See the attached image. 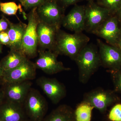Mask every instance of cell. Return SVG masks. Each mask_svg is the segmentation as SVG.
Instances as JSON below:
<instances>
[{
  "label": "cell",
  "mask_w": 121,
  "mask_h": 121,
  "mask_svg": "<svg viewBox=\"0 0 121 121\" xmlns=\"http://www.w3.org/2000/svg\"><path fill=\"white\" fill-rule=\"evenodd\" d=\"M111 15H113L108 9L94 1H88L85 5V31L92 33Z\"/></svg>",
  "instance_id": "9c48e42d"
},
{
  "label": "cell",
  "mask_w": 121,
  "mask_h": 121,
  "mask_svg": "<svg viewBox=\"0 0 121 121\" xmlns=\"http://www.w3.org/2000/svg\"><path fill=\"white\" fill-rule=\"evenodd\" d=\"M36 82L54 104H58L66 95L65 86L56 79L43 76L39 78Z\"/></svg>",
  "instance_id": "4fadbf2b"
},
{
  "label": "cell",
  "mask_w": 121,
  "mask_h": 121,
  "mask_svg": "<svg viewBox=\"0 0 121 121\" xmlns=\"http://www.w3.org/2000/svg\"><path fill=\"white\" fill-rule=\"evenodd\" d=\"M1 49H2V46H1V44L0 43V52L1 51Z\"/></svg>",
  "instance_id": "1f68e13d"
},
{
  "label": "cell",
  "mask_w": 121,
  "mask_h": 121,
  "mask_svg": "<svg viewBox=\"0 0 121 121\" xmlns=\"http://www.w3.org/2000/svg\"><path fill=\"white\" fill-rule=\"evenodd\" d=\"M118 47L121 50V33L120 37H119V40H118Z\"/></svg>",
  "instance_id": "f546056e"
},
{
  "label": "cell",
  "mask_w": 121,
  "mask_h": 121,
  "mask_svg": "<svg viewBox=\"0 0 121 121\" xmlns=\"http://www.w3.org/2000/svg\"><path fill=\"white\" fill-rule=\"evenodd\" d=\"M1 97H2V96H1V94H0V103L1 101Z\"/></svg>",
  "instance_id": "d6a6232c"
},
{
  "label": "cell",
  "mask_w": 121,
  "mask_h": 121,
  "mask_svg": "<svg viewBox=\"0 0 121 121\" xmlns=\"http://www.w3.org/2000/svg\"><path fill=\"white\" fill-rule=\"evenodd\" d=\"M43 121H76L74 110L67 105H61L52 110Z\"/></svg>",
  "instance_id": "ac0fdd59"
},
{
  "label": "cell",
  "mask_w": 121,
  "mask_h": 121,
  "mask_svg": "<svg viewBox=\"0 0 121 121\" xmlns=\"http://www.w3.org/2000/svg\"><path fill=\"white\" fill-rule=\"evenodd\" d=\"M36 9L37 8L32 9L30 12L26 15L28 23L23 39L21 51L28 58H34L37 54L39 44L37 27L40 20Z\"/></svg>",
  "instance_id": "3957f363"
},
{
  "label": "cell",
  "mask_w": 121,
  "mask_h": 121,
  "mask_svg": "<svg viewBox=\"0 0 121 121\" xmlns=\"http://www.w3.org/2000/svg\"><path fill=\"white\" fill-rule=\"evenodd\" d=\"M85 5L76 4L63 19L62 25L75 33L82 32L85 28Z\"/></svg>",
  "instance_id": "5bb4252c"
},
{
  "label": "cell",
  "mask_w": 121,
  "mask_h": 121,
  "mask_svg": "<svg viewBox=\"0 0 121 121\" xmlns=\"http://www.w3.org/2000/svg\"><path fill=\"white\" fill-rule=\"evenodd\" d=\"M94 107L86 102L82 101L74 110L76 121H91Z\"/></svg>",
  "instance_id": "ffe728a7"
},
{
  "label": "cell",
  "mask_w": 121,
  "mask_h": 121,
  "mask_svg": "<svg viewBox=\"0 0 121 121\" xmlns=\"http://www.w3.org/2000/svg\"><path fill=\"white\" fill-rule=\"evenodd\" d=\"M96 3L108 9L112 15H115L121 7V0H96Z\"/></svg>",
  "instance_id": "44dd1931"
},
{
  "label": "cell",
  "mask_w": 121,
  "mask_h": 121,
  "mask_svg": "<svg viewBox=\"0 0 121 121\" xmlns=\"http://www.w3.org/2000/svg\"><path fill=\"white\" fill-rule=\"evenodd\" d=\"M58 56L50 50H40L39 51V58L35 63L36 67L50 75L70 70V68L65 67L62 62L58 60Z\"/></svg>",
  "instance_id": "30bf717a"
},
{
  "label": "cell",
  "mask_w": 121,
  "mask_h": 121,
  "mask_svg": "<svg viewBox=\"0 0 121 121\" xmlns=\"http://www.w3.org/2000/svg\"><path fill=\"white\" fill-rule=\"evenodd\" d=\"M26 115L31 121H43L47 111V101L39 91L31 88L23 103Z\"/></svg>",
  "instance_id": "277c9868"
},
{
  "label": "cell",
  "mask_w": 121,
  "mask_h": 121,
  "mask_svg": "<svg viewBox=\"0 0 121 121\" xmlns=\"http://www.w3.org/2000/svg\"><path fill=\"white\" fill-rule=\"evenodd\" d=\"M74 61L78 69L79 82L86 84L101 66L98 46L87 44L80 51Z\"/></svg>",
  "instance_id": "6da1fadb"
},
{
  "label": "cell",
  "mask_w": 121,
  "mask_h": 121,
  "mask_svg": "<svg viewBox=\"0 0 121 121\" xmlns=\"http://www.w3.org/2000/svg\"><path fill=\"white\" fill-rule=\"evenodd\" d=\"M36 11L40 20L60 27L65 16V9L58 0H47L37 7Z\"/></svg>",
  "instance_id": "52a82bcc"
},
{
  "label": "cell",
  "mask_w": 121,
  "mask_h": 121,
  "mask_svg": "<svg viewBox=\"0 0 121 121\" xmlns=\"http://www.w3.org/2000/svg\"><path fill=\"white\" fill-rule=\"evenodd\" d=\"M27 26V25L21 21L16 24L10 22L7 32L11 42L9 47L11 50L21 51Z\"/></svg>",
  "instance_id": "e0dca14e"
},
{
  "label": "cell",
  "mask_w": 121,
  "mask_h": 121,
  "mask_svg": "<svg viewBox=\"0 0 121 121\" xmlns=\"http://www.w3.org/2000/svg\"><path fill=\"white\" fill-rule=\"evenodd\" d=\"M121 24V7L115 14Z\"/></svg>",
  "instance_id": "f1b7e54d"
},
{
  "label": "cell",
  "mask_w": 121,
  "mask_h": 121,
  "mask_svg": "<svg viewBox=\"0 0 121 121\" xmlns=\"http://www.w3.org/2000/svg\"><path fill=\"white\" fill-rule=\"evenodd\" d=\"M0 43L10 47L11 42L7 31L0 32Z\"/></svg>",
  "instance_id": "4316f807"
},
{
  "label": "cell",
  "mask_w": 121,
  "mask_h": 121,
  "mask_svg": "<svg viewBox=\"0 0 121 121\" xmlns=\"http://www.w3.org/2000/svg\"><path fill=\"white\" fill-rule=\"evenodd\" d=\"M60 28L40 20L37 27L38 44L42 50L54 51Z\"/></svg>",
  "instance_id": "7c38bea8"
},
{
  "label": "cell",
  "mask_w": 121,
  "mask_h": 121,
  "mask_svg": "<svg viewBox=\"0 0 121 121\" xmlns=\"http://www.w3.org/2000/svg\"><path fill=\"white\" fill-rule=\"evenodd\" d=\"M37 69L35 63L28 59L15 69L4 72L3 79L6 83L21 82L35 79Z\"/></svg>",
  "instance_id": "8fae6325"
},
{
  "label": "cell",
  "mask_w": 121,
  "mask_h": 121,
  "mask_svg": "<svg viewBox=\"0 0 121 121\" xmlns=\"http://www.w3.org/2000/svg\"><path fill=\"white\" fill-rule=\"evenodd\" d=\"M102 66L109 73L121 69V50L118 47L110 45L97 39Z\"/></svg>",
  "instance_id": "5b68a950"
},
{
  "label": "cell",
  "mask_w": 121,
  "mask_h": 121,
  "mask_svg": "<svg viewBox=\"0 0 121 121\" xmlns=\"http://www.w3.org/2000/svg\"><path fill=\"white\" fill-rule=\"evenodd\" d=\"M108 119L110 121H121V104H117L111 109Z\"/></svg>",
  "instance_id": "cb8c5ba5"
},
{
  "label": "cell",
  "mask_w": 121,
  "mask_h": 121,
  "mask_svg": "<svg viewBox=\"0 0 121 121\" xmlns=\"http://www.w3.org/2000/svg\"><path fill=\"white\" fill-rule=\"evenodd\" d=\"M10 22L8 19L2 16L0 19V32L7 31L10 27Z\"/></svg>",
  "instance_id": "484cf974"
},
{
  "label": "cell",
  "mask_w": 121,
  "mask_h": 121,
  "mask_svg": "<svg viewBox=\"0 0 121 121\" xmlns=\"http://www.w3.org/2000/svg\"><path fill=\"white\" fill-rule=\"evenodd\" d=\"M3 72H4V71L0 66V76L3 75Z\"/></svg>",
  "instance_id": "4dcf8cb0"
},
{
  "label": "cell",
  "mask_w": 121,
  "mask_h": 121,
  "mask_svg": "<svg viewBox=\"0 0 121 121\" xmlns=\"http://www.w3.org/2000/svg\"><path fill=\"white\" fill-rule=\"evenodd\" d=\"M28 59L21 51L11 50L8 55L2 60L0 66L4 72L8 71L19 66Z\"/></svg>",
  "instance_id": "d6986e66"
},
{
  "label": "cell",
  "mask_w": 121,
  "mask_h": 121,
  "mask_svg": "<svg viewBox=\"0 0 121 121\" xmlns=\"http://www.w3.org/2000/svg\"><path fill=\"white\" fill-rule=\"evenodd\" d=\"M26 115L23 104L11 101L1 110V115L4 121H26Z\"/></svg>",
  "instance_id": "2e32d148"
},
{
  "label": "cell",
  "mask_w": 121,
  "mask_h": 121,
  "mask_svg": "<svg viewBox=\"0 0 121 121\" xmlns=\"http://www.w3.org/2000/svg\"><path fill=\"white\" fill-rule=\"evenodd\" d=\"M118 100L114 91L98 88L84 94L82 101L89 103L103 113L109 106Z\"/></svg>",
  "instance_id": "8992f818"
},
{
  "label": "cell",
  "mask_w": 121,
  "mask_h": 121,
  "mask_svg": "<svg viewBox=\"0 0 121 121\" xmlns=\"http://www.w3.org/2000/svg\"><path fill=\"white\" fill-rule=\"evenodd\" d=\"M9 84L6 94L10 101L23 104L30 89L32 83L30 81L7 83Z\"/></svg>",
  "instance_id": "9a60e30c"
},
{
  "label": "cell",
  "mask_w": 121,
  "mask_h": 121,
  "mask_svg": "<svg viewBox=\"0 0 121 121\" xmlns=\"http://www.w3.org/2000/svg\"><path fill=\"white\" fill-rule=\"evenodd\" d=\"M86 0L87 1H94L95 0Z\"/></svg>",
  "instance_id": "836d02e7"
},
{
  "label": "cell",
  "mask_w": 121,
  "mask_h": 121,
  "mask_svg": "<svg viewBox=\"0 0 121 121\" xmlns=\"http://www.w3.org/2000/svg\"><path fill=\"white\" fill-rule=\"evenodd\" d=\"M110 73L113 83L115 92L121 93V69Z\"/></svg>",
  "instance_id": "d4e9b609"
},
{
  "label": "cell",
  "mask_w": 121,
  "mask_h": 121,
  "mask_svg": "<svg viewBox=\"0 0 121 121\" xmlns=\"http://www.w3.org/2000/svg\"></svg>",
  "instance_id": "d590c367"
},
{
  "label": "cell",
  "mask_w": 121,
  "mask_h": 121,
  "mask_svg": "<svg viewBox=\"0 0 121 121\" xmlns=\"http://www.w3.org/2000/svg\"><path fill=\"white\" fill-rule=\"evenodd\" d=\"M121 33V24L115 15L110 16L92 33L107 43L117 47Z\"/></svg>",
  "instance_id": "ba28073f"
},
{
  "label": "cell",
  "mask_w": 121,
  "mask_h": 121,
  "mask_svg": "<svg viewBox=\"0 0 121 121\" xmlns=\"http://www.w3.org/2000/svg\"><path fill=\"white\" fill-rule=\"evenodd\" d=\"M23 11L21 4L17 5L14 2H0V11L9 16L16 15L18 9Z\"/></svg>",
  "instance_id": "7402d4cb"
},
{
  "label": "cell",
  "mask_w": 121,
  "mask_h": 121,
  "mask_svg": "<svg viewBox=\"0 0 121 121\" xmlns=\"http://www.w3.org/2000/svg\"><path fill=\"white\" fill-rule=\"evenodd\" d=\"M25 10L37 8L47 0H18Z\"/></svg>",
  "instance_id": "603a6c76"
},
{
  "label": "cell",
  "mask_w": 121,
  "mask_h": 121,
  "mask_svg": "<svg viewBox=\"0 0 121 121\" xmlns=\"http://www.w3.org/2000/svg\"><path fill=\"white\" fill-rule=\"evenodd\" d=\"M0 121H3V120H0Z\"/></svg>",
  "instance_id": "e575fe53"
},
{
  "label": "cell",
  "mask_w": 121,
  "mask_h": 121,
  "mask_svg": "<svg viewBox=\"0 0 121 121\" xmlns=\"http://www.w3.org/2000/svg\"><path fill=\"white\" fill-rule=\"evenodd\" d=\"M82 0H58L60 4L66 9L67 8L72 5H76Z\"/></svg>",
  "instance_id": "83f0119b"
},
{
  "label": "cell",
  "mask_w": 121,
  "mask_h": 121,
  "mask_svg": "<svg viewBox=\"0 0 121 121\" xmlns=\"http://www.w3.org/2000/svg\"><path fill=\"white\" fill-rule=\"evenodd\" d=\"M90 40V38L82 32L70 34L60 29L53 52L58 55H64L74 60Z\"/></svg>",
  "instance_id": "7a4b0ae2"
}]
</instances>
